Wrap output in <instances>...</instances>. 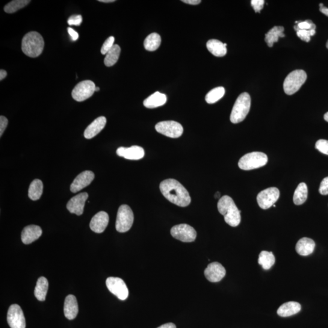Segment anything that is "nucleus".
<instances>
[{
  "label": "nucleus",
  "instance_id": "obj_43",
  "mask_svg": "<svg viewBox=\"0 0 328 328\" xmlns=\"http://www.w3.org/2000/svg\"><path fill=\"white\" fill-rule=\"evenodd\" d=\"M68 32L70 35L71 38L73 41H76L78 40L79 34L72 28H68Z\"/></svg>",
  "mask_w": 328,
  "mask_h": 328
},
{
  "label": "nucleus",
  "instance_id": "obj_26",
  "mask_svg": "<svg viewBox=\"0 0 328 328\" xmlns=\"http://www.w3.org/2000/svg\"><path fill=\"white\" fill-rule=\"evenodd\" d=\"M285 29L283 26H274L265 35V41L269 47H273L274 43L279 41V38L285 37Z\"/></svg>",
  "mask_w": 328,
  "mask_h": 328
},
{
  "label": "nucleus",
  "instance_id": "obj_11",
  "mask_svg": "<svg viewBox=\"0 0 328 328\" xmlns=\"http://www.w3.org/2000/svg\"><path fill=\"white\" fill-rule=\"evenodd\" d=\"M280 191L276 187H270L259 192L257 195L256 200L260 208L268 209L273 206L279 200Z\"/></svg>",
  "mask_w": 328,
  "mask_h": 328
},
{
  "label": "nucleus",
  "instance_id": "obj_3",
  "mask_svg": "<svg viewBox=\"0 0 328 328\" xmlns=\"http://www.w3.org/2000/svg\"><path fill=\"white\" fill-rule=\"evenodd\" d=\"M44 46L43 38L37 32H29L22 40V51L29 57H38L42 53Z\"/></svg>",
  "mask_w": 328,
  "mask_h": 328
},
{
  "label": "nucleus",
  "instance_id": "obj_1",
  "mask_svg": "<svg viewBox=\"0 0 328 328\" xmlns=\"http://www.w3.org/2000/svg\"><path fill=\"white\" fill-rule=\"evenodd\" d=\"M162 194L171 203L179 207H187L191 203L190 194L181 183L173 179H168L162 181L160 186Z\"/></svg>",
  "mask_w": 328,
  "mask_h": 328
},
{
  "label": "nucleus",
  "instance_id": "obj_29",
  "mask_svg": "<svg viewBox=\"0 0 328 328\" xmlns=\"http://www.w3.org/2000/svg\"><path fill=\"white\" fill-rule=\"evenodd\" d=\"M308 193L307 185L304 182L300 183L294 192L293 201L295 205L297 206L303 205L308 198Z\"/></svg>",
  "mask_w": 328,
  "mask_h": 328
},
{
  "label": "nucleus",
  "instance_id": "obj_51",
  "mask_svg": "<svg viewBox=\"0 0 328 328\" xmlns=\"http://www.w3.org/2000/svg\"><path fill=\"white\" fill-rule=\"evenodd\" d=\"M100 90V88L99 87H96V90L95 91H99Z\"/></svg>",
  "mask_w": 328,
  "mask_h": 328
},
{
  "label": "nucleus",
  "instance_id": "obj_10",
  "mask_svg": "<svg viewBox=\"0 0 328 328\" xmlns=\"http://www.w3.org/2000/svg\"><path fill=\"white\" fill-rule=\"evenodd\" d=\"M171 235L173 237L185 243H190L196 238V232L193 227L186 224H179L171 229Z\"/></svg>",
  "mask_w": 328,
  "mask_h": 328
},
{
  "label": "nucleus",
  "instance_id": "obj_13",
  "mask_svg": "<svg viewBox=\"0 0 328 328\" xmlns=\"http://www.w3.org/2000/svg\"><path fill=\"white\" fill-rule=\"evenodd\" d=\"M7 320L11 328H26L24 314L18 304H13L9 308Z\"/></svg>",
  "mask_w": 328,
  "mask_h": 328
},
{
  "label": "nucleus",
  "instance_id": "obj_23",
  "mask_svg": "<svg viewBox=\"0 0 328 328\" xmlns=\"http://www.w3.org/2000/svg\"><path fill=\"white\" fill-rule=\"evenodd\" d=\"M301 306L299 303L295 301H289L280 306L277 311V314L280 317H287L297 314L301 311Z\"/></svg>",
  "mask_w": 328,
  "mask_h": 328
},
{
  "label": "nucleus",
  "instance_id": "obj_34",
  "mask_svg": "<svg viewBox=\"0 0 328 328\" xmlns=\"http://www.w3.org/2000/svg\"><path fill=\"white\" fill-rule=\"evenodd\" d=\"M30 2L29 0H14L5 6L4 10L8 14L15 13L21 9L25 8Z\"/></svg>",
  "mask_w": 328,
  "mask_h": 328
},
{
  "label": "nucleus",
  "instance_id": "obj_49",
  "mask_svg": "<svg viewBox=\"0 0 328 328\" xmlns=\"http://www.w3.org/2000/svg\"><path fill=\"white\" fill-rule=\"evenodd\" d=\"M324 119L328 122V112L324 115Z\"/></svg>",
  "mask_w": 328,
  "mask_h": 328
},
{
  "label": "nucleus",
  "instance_id": "obj_30",
  "mask_svg": "<svg viewBox=\"0 0 328 328\" xmlns=\"http://www.w3.org/2000/svg\"><path fill=\"white\" fill-rule=\"evenodd\" d=\"M161 43L160 35L157 33H152L148 35L144 40V48L149 51H155L157 50Z\"/></svg>",
  "mask_w": 328,
  "mask_h": 328
},
{
  "label": "nucleus",
  "instance_id": "obj_19",
  "mask_svg": "<svg viewBox=\"0 0 328 328\" xmlns=\"http://www.w3.org/2000/svg\"><path fill=\"white\" fill-rule=\"evenodd\" d=\"M42 235L41 227L30 225L25 227L22 232V241L25 244H29L36 241Z\"/></svg>",
  "mask_w": 328,
  "mask_h": 328
},
{
  "label": "nucleus",
  "instance_id": "obj_24",
  "mask_svg": "<svg viewBox=\"0 0 328 328\" xmlns=\"http://www.w3.org/2000/svg\"><path fill=\"white\" fill-rule=\"evenodd\" d=\"M167 100V98L165 94L156 91V93L144 100V105L147 108H156L165 104Z\"/></svg>",
  "mask_w": 328,
  "mask_h": 328
},
{
  "label": "nucleus",
  "instance_id": "obj_53",
  "mask_svg": "<svg viewBox=\"0 0 328 328\" xmlns=\"http://www.w3.org/2000/svg\"><path fill=\"white\" fill-rule=\"evenodd\" d=\"M326 48L328 49V40L326 43Z\"/></svg>",
  "mask_w": 328,
  "mask_h": 328
},
{
  "label": "nucleus",
  "instance_id": "obj_15",
  "mask_svg": "<svg viewBox=\"0 0 328 328\" xmlns=\"http://www.w3.org/2000/svg\"><path fill=\"white\" fill-rule=\"evenodd\" d=\"M94 174L91 171H85L80 173L71 185L70 190L73 193H77L89 185L94 179Z\"/></svg>",
  "mask_w": 328,
  "mask_h": 328
},
{
  "label": "nucleus",
  "instance_id": "obj_22",
  "mask_svg": "<svg viewBox=\"0 0 328 328\" xmlns=\"http://www.w3.org/2000/svg\"><path fill=\"white\" fill-rule=\"evenodd\" d=\"M315 243L314 240L309 238H303L298 241L295 246L297 252L301 256L311 255L315 249Z\"/></svg>",
  "mask_w": 328,
  "mask_h": 328
},
{
  "label": "nucleus",
  "instance_id": "obj_39",
  "mask_svg": "<svg viewBox=\"0 0 328 328\" xmlns=\"http://www.w3.org/2000/svg\"><path fill=\"white\" fill-rule=\"evenodd\" d=\"M82 22V17L81 15H74L68 20V23L70 26H81Z\"/></svg>",
  "mask_w": 328,
  "mask_h": 328
},
{
  "label": "nucleus",
  "instance_id": "obj_36",
  "mask_svg": "<svg viewBox=\"0 0 328 328\" xmlns=\"http://www.w3.org/2000/svg\"><path fill=\"white\" fill-rule=\"evenodd\" d=\"M316 33L315 29L311 30H299L297 31V35L298 37L306 42H309L311 40V37Z\"/></svg>",
  "mask_w": 328,
  "mask_h": 328
},
{
  "label": "nucleus",
  "instance_id": "obj_38",
  "mask_svg": "<svg viewBox=\"0 0 328 328\" xmlns=\"http://www.w3.org/2000/svg\"><path fill=\"white\" fill-rule=\"evenodd\" d=\"M315 148L323 154L328 155V141L318 140L315 144Z\"/></svg>",
  "mask_w": 328,
  "mask_h": 328
},
{
  "label": "nucleus",
  "instance_id": "obj_31",
  "mask_svg": "<svg viewBox=\"0 0 328 328\" xmlns=\"http://www.w3.org/2000/svg\"><path fill=\"white\" fill-rule=\"evenodd\" d=\"M258 262L265 270H269L273 267L276 262V258L273 252L262 251L259 253Z\"/></svg>",
  "mask_w": 328,
  "mask_h": 328
},
{
  "label": "nucleus",
  "instance_id": "obj_8",
  "mask_svg": "<svg viewBox=\"0 0 328 328\" xmlns=\"http://www.w3.org/2000/svg\"><path fill=\"white\" fill-rule=\"evenodd\" d=\"M155 129L159 134L171 138L181 137L184 128L178 122L173 120L162 121L156 124Z\"/></svg>",
  "mask_w": 328,
  "mask_h": 328
},
{
  "label": "nucleus",
  "instance_id": "obj_45",
  "mask_svg": "<svg viewBox=\"0 0 328 328\" xmlns=\"http://www.w3.org/2000/svg\"><path fill=\"white\" fill-rule=\"evenodd\" d=\"M158 328H176V325L172 323H168L161 325Z\"/></svg>",
  "mask_w": 328,
  "mask_h": 328
},
{
  "label": "nucleus",
  "instance_id": "obj_14",
  "mask_svg": "<svg viewBox=\"0 0 328 328\" xmlns=\"http://www.w3.org/2000/svg\"><path fill=\"white\" fill-rule=\"evenodd\" d=\"M226 271L223 265L218 262L212 263L208 265L205 271V277L209 282H220L225 277Z\"/></svg>",
  "mask_w": 328,
  "mask_h": 328
},
{
  "label": "nucleus",
  "instance_id": "obj_35",
  "mask_svg": "<svg viewBox=\"0 0 328 328\" xmlns=\"http://www.w3.org/2000/svg\"><path fill=\"white\" fill-rule=\"evenodd\" d=\"M296 26H294L295 31L299 30H311V29H316V26L311 20H306L304 22H295Z\"/></svg>",
  "mask_w": 328,
  "mask_h": 328
},
{
  "label": "nucleus",
  "instance_id": "obj_28",
  "mask_svg": "<svg viewBox=\"0 0 328 328\" xmlns=\"http://www.w3.org/2000/svg\"><path fill=\"white\" fill-rule=\"evenodd\" d=\"M43 184L40 179H35L31 182L28 190V196L32 201L40 199L43 193Z\"/></svg>",
  "mask_w": 328,
  "mask_h": 328
},
{
  "label": "nucleus",
  "instance_id": "obj_44",
  "mask_svg": "<svg viewBox=\"0 0 328 328\" xmlns=\"http://www.w3.org/2000/svg\"><path fill=\"white\" fill-rule=\"evenodd\" d=\"M183 3H185L186 4L191 5H199L202 1L201 0H182Z\"/></svg>",
  "mask_w": 328,
  "mask_h": 328
},
{
  "label": "nucleus",
  "instance_id": "obj_48",
  "mask_svg": "<svg viewBox=\"0 0 328 328\" xmlns=\"http://www.w3.org/2000/svg\"><path fill=\"white\" fill-rule=\"evenodd\" d=\"M99 2L102 3H112L114 2V0H99Z\"/></svg>",
  "mask_w": 328,
  "mask_h": 328
},
{
  "label": "nucleus",
  "instance_id": "obj_2",
  "mask_svg": "<svg viewBox=\"0 0 328 328\" xmlns=\"http://www.w3.org/2000/svg\"><path fill=\"white\" fill-rule=\"evenodd\" d=\"M218 210L224 216L226 223L232 227L238 226L241 222V211H239L232 198L224 196L218 203Z\"/></svg>",
  "mask_w": 328,
  "mask_h": 328
},
{
  "label": "nucleus",
  "instance_id": "obj_33",
  "mask_svg": "<svg viewBox=\"0 0 328 328\" xmlns=\"http://www.w3.org/2000/svg\"><path fill=\"white\" fill-rule=\"evenodd\" d=\"M225 94V89L223 87H219L214 88L207 94L206 96V101L209 104H213L217 102L224 96Z\"/></svg>",
  "mask_w": 328,
  "mask_h": 328
},
{
  "label": "nucleus",
  "instance_id": "obj_16",
  "mask_svg": "<svg viewBox=\"0 0 328 328\" xmlns=\"http://www.w3.org/2000/svg\"><path fill=\"white\" fill-rule=\"evenodd\" d=\"M88 198V194L84 193H79L71 199L67 205V208L72 214L80 216L84 213L86 201Z\"/></svg>",
  "mask_w": 328,
  "mask_h": 328
},
{
  "label": "nucleus",
  "instance_id": "obj_17",
  "mask_svg": "<svg viewBox=\"0 0 328 328\" xmlns=\"http://www.w3.org/2000/svg\"><path fill=\"white\" fill-rule=\"evenodd\" d=\"M117 155L129 160H140L145 156L143 147L134 146L131 147H119L116 151Z\"/></svg>",
  "mask_w": 328,
  "mask_h": 328
},
{
  "label": "nucleus",
  "instance_id": "obj_7",
  "mask_svg": "<svg viewBox=\"0 0 328 328\" xmlns=\"http://www.w3.org/2000/svg\"><path fill=\"white\" fill-rule=\"evenodd\" d=\"M134 221V215L131 208L127 205H122L117 212L116 229L117 232H128L132 228Z\"/></svg>",
  "mask_w": 328,
  "mask_h": 328
},
{
  "label": "nucleus",
  "instance_id": "obj_40",
  "mask_svg": "<svg viewBox=\"0 0 328 328\" xmlns=\"http://www.w3.org/2000/svg\"><path fill=\"white\" fill-rule=\"evenodd\" d=\"M264 0H252L251 1V5L256 13H260V11L264 9Z\"/></svg>",
  "mask_w": 328,
  "mask_h": 328
},
{
  "label": "nucleus",
  "instance_id": "obj_6",
  "mask_svg": "<svg viewBox=\"0 0 328 328\" xmlns=\"http://www.w3.org/2000/svg\"><path fill=\"white\" fill-rule=\"evenodd\" d=\"M307 75L303 70H295L286 77L283 84L284 91L288 95L297 93L306 82Z\"/></svg>",
  "mask_w": 328,
  "mask_h": 328
},
{
  "label": "nucleus",
  "instance_id": "obj_41",
  "mask_svg": "<svg viewBox=\"0 0 328 328\" xmlns=\"http://www.w3.org/2000/svg\"><path fill=\"white\" fill-rule=\"evenodd\" d=\"M319 192L322 195L328 194V176L324 178L321 181L320 188H319Z\"/></svg>",
  "mask_w": 328,
  "mask_h": 328
},
{
  "label": "nucleus",
  "instance_id": "obj_21",
  "mask_svg": "<svg viewBox=\"0 0 328 328\" xmlns=\"http://www.w3.org/2000/svg\"><path fill=\"white\" fill-rule=\"evenodd\" d=\"M79 312L78 301L75 295H69L66 298L64 304V314L69 320L76 318Z\"/></svg>",
  "mask_w": 328,
  "mask_h": 328
},
{
  "label": "nucleus",
  "instance_id": "obj_5",
  "mask_svg": "<svg viewBox=\"0 0 328 328\" xmlns=\"http://www.w3.org/2000/svg\"><path fill=\"white\" fill-rule=\"evenodd\" d=\"M268 158L267 155L262 152H252L245 155L238 162L239 168L243 170H251L265 166Z\"/></svg>",
  "mask_w": 328,
  "mask_h": 328
},
{
  "label": "nucleus",
  "instance_id": "obj_9",
  "mask_svg": "<svg viewBox=\"0 0 328 328\" xmlns=\"http://www.w3.org/2000/svg\"><path fill=\"white\" fill-rule=\"evenodd\" d=\"M95 84L91 81L79 83L72 91L73 98L78 102H83L93 95L96 90Z\"/></svg>",
  "mask_w": 328,
  "mask_h": 328
},
{
  "label": "nucleus",
  "instance_id": "obj_27",
  "mask_svg": "<svg viewBox=\"0 0 328 328\" xmlns=\"http://www.w3.org/2000/svg\"><path fill=\"white\" fill-rule=\"evenodd\" d=\"M48 280L45 277H41L38 279L34 290L35 297L38 300L41 301L45 300L48 290Z\"/></svg>",
  "mask_w": 328,
  "mask_h": 328
},
{
  "label": "nucleus",
  "instance_id": "obj_20",
  "mask_svg": "<svg viewBox=\"0 0 328 328\" xmlns=\"http://www.w3.org/2000/svg\"><path fill=\"white\" fill-rule=\"evenodd\" d=\"M106 119L104 116H100L94 120L85 130L84 137L87 140H90L98 135L105 128Z\"/></svg>",
  "mask_w": 328,
  "mask_h": 328
},
{
  "label": "nucleus",
  "instance_id": "obj_25",
  "mask_svg": "<svg viewBox=\"0 0 328 328\" xmlns=\"http://www.w3.org/2000/svg\"><path fill=\"white\" fill-rule=\"evenodd\" d=\"M227 43L220 40L212 39L207 43V48L216 57H224L227 54Z\"/></svg>",
  "mask_w": 328,
  "mask_h": 328
},
{
  "label": "nucleus",
  "instance_id": "obj_12",
  "mask_svg": "<svg viewBox=\"0 0 328 328\" xmlns=\"http://www.w3.org/2000/svg\"><path fill=\"white\" fill-rule=\"evenodd\" d=\"M108 290L121 300H125L128 297V288L122 279L117 277H109L106 281Z\"/></svg>",
  "mask_w": 328,
  "mask_h": 328
},
{
  "label": "nucleus",
  "instance_id": "obj_50",
  "mask_svg": "<svg viewBox=\"0 0 328 328\" xmlns=\"http://www.w3.org/2000/svg\"><path fill=\"white\" fill-rule=\"evenodd\" d=\"M215 199H218V198L220 197V192H217L216 194H215Z\"/></svg>",
  "mask_w": 328,
  "mask_h": 328
},
{
  "label": "nucleus",
  "instance_id": "obj_32",
  "mask_svg": "<svg viewBox=\"0 0 328 328\" xmlns=\"http://www.w3.org/2000/svg\"><path fill=\"white\" fill-rule=\"evenodd\" d=\"M120 51V46L114 45L113 48L109 50L107 54H106L104 59L105 66L110 67L116 64L119 60Z\"/></svg>",
  "mask_w": 328,
  "mask_h": 328
},
{
  "label": "nucleus",
  "instance_id": "obj_54",
  "mask_svg": "<svg viewBox=\"0 0 328 328\" xmlns=\"http://www.w3.org/2000/svg\"><path fill=\"white\" fill-rule=\"evenodd\" d=\"M273 207H274V208H276V206L275 205H273Z\"/></svg>",
  "mask_w": 328,
  "mask_h": 328
},
{
  "label": "nucleus",
  "instance_id": "obj_42",
  "mask_svg": "<svg viewBox=\"0 0 328 328\" xmlns=\"http://www.w3.org/2000/svg\"><path fill=\"white\" fill-rule=\"evenodd\" d=\"M8 120L7 117L1 116L0 117V137H2L4 134L6 128L8 126Z\"/></svg>",
  "mask_w": 328,
  "mask_h": 328
},
{
  "label": "nucleus",
  "instance_id": "obj_52",
  "mask_svg": "<svg viewBox=\"0 0 328 328\" xmlns=\"http://www.w3.org/2000/svg\"><path fill=\"white\" fill-rule=\"evenodd\" d=\"M319 6H320V7H323V4H320V5H319Z\"/></svg>",
  "mask_w": 328,
  "mask_h": 328
},
{
  "label": "nucleus",
  "instance_id": "obj_47",
  "mask_svg": "<svg viewBox=\"0 0 328 328\" xmlns=\"http://www.w3.org/2000/svg\"><path fill=\"white\" fill-rule=\"evenodd\" d=\"M320 11L321 12V13H323V14L325 15V16H326L328 17V8L326 7H322L320 8Z\"/></svg>",
  "mask_w": 328,
  "mask_h": 328
},
{
  "label": "nucleus",
  "instance_id": "obj_4",
  "mask_svg": "<svg viewBox=\"0 0 328 328\" xmlns=\"http://www.w3.org/2000/svg\"><path fill=\"white\" fill-rule=\"evenodd\" d=\"M251 99L249 94L243 93L236 99L232 108L230 119L233 123L242 122L246 117L250 108Z\"/></svg>",
  "mask_w": 328,
  "mask_h": 328
},
{
  "label": "nucleus",
  "instance_id": "obj_46",
  "mask_svg": "<svg viewBox=\"0 0 328 328\" xmlns=\"http://www.w3.org/2000/svg\"><path fill=\"white\" fill-rule=\"evenodd\" d=\"M7 72L5 70H1L0 72V81H3L4 79L7 78Z\"/></svg>",
  "mask_w": 328,
  "mask_h": 328
},
{
  "label": "nucleus",
  "instance_id": "obj_37",
  "mask_svg": "<svg viewBox=\"0 0 328 328\" xmlns=\"http://www.w3.org/2000/svg\"><path fill=\"white\" fill-rule=\"evenodd\" d=\"M115 41V38L113 36L109 37L103 43L101 53L103 55L107 54L109 50L113 48Z\"/></svg>",
  "mask_w": 328,
  "mask_h": 328
},
{
  "label": "nucleus",
  "instance_id": "obj_18",
  "mask_svg": "<svg viewBox=\"0 0 328 328\" xmlns=\"http://www.w3.org/2000/svg\"><path fill=\"white\" fill-rule=\"evenodd\" d=\"M108 223L109 216L107 213L99 212L91 219L90 229L94 232L101 233L105 231Z\"/></svg>",
  "mask_w": 328,
  "mask_h": 328
}]
</instances>
